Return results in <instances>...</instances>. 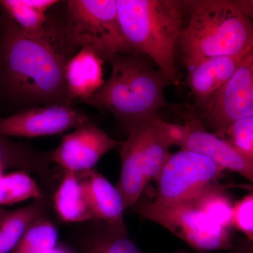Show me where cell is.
I'll return each mask as SVG.
<instances>
[{
    "mask_svg": "<svg viewBox=\"0 0 253 253\" xmlns=\"http://www.w3.org/2000/svg\"><path fill=\"white\" fill-rule=\"evenodd\" d=\"M49 206V200L44 196L13 211L0 207V253L12 252L31 224L46 215Z\"/></svg>",
    "mask_w": 253,
    "mask_h": 253,
    "instance_id": "obj_17",
    "label": "cell"
},
{
    "mask_svg": "<svg viewBox=\"0 0 253 253\" xmlns=\"http://www.w3.org/2000/svg\"><path fill=\"white\" fill-rule=\"evenodd\" d=\"M185 6L189 19L177 46L187 69L211 58L253 54V21L237 0H193Z\"/></svg>",
    "mask_w": 253,
    "mask_h": 253,
    "instance_id": "obj_2",
    "label": "cell"
},
{
    "mask_svg": "<svg viewBox=\"0 0 253 253\" xmlns=\"http://www.w3.org/2000/svg\"><path fill=\"white\" fill-rule=\"evenodd\" d=\"M252 189H253V186H252Z\"/></svg>",
    "mask_w": 253,
    "mask_h": 253,
    "instance_id": "obj_32",
    "label": "cell"
},
{
    "mask_svg": "<svg viewBox=\"0 0 253 253\" xmlns=\"http://www.w3.org/2000/svg\"><path fill=\"white\" fill-rule=\"evenodd\" d=\"M132 209L200 252L230 251L234 246L231 231L213 222L191 201L158 206L152 201L139 200Z\"/></svg>",
    "mask_w": 253,
    "mask_h": 253,
    "instance_id": "obj_7",
    "label": "cell"
},
{
    "mask_svg": "<svg viewBox=\"0 0 253 253\" xmlns=\"http://www.w3.org/2000/svg\"><path fill=\"white\" fill-rule=\"evenodd\" d=\"M238 4L251 20H253V0H237Z\"/></svg>",
    "mask_w": 253,
    "mask_h": 253,
    "instance_id": "obj_28",
    "label": "cell"
},
{
    "mask_svg": "<svg viewBox=\"0 0 253 253\" xmlns=\"http://www.w3.org/2000/svg\"><path fill=\"white\" fill-rule=\"evenodd\" d=\"M57 229L46 215L37 219L11 253H49L57 246Z\"/></svg>",
    "mask_w": 253,
    "mask_h": 253,
    "instance_id": "obj_23",
    "label": "cell"
},
{
    "mask_svg": "<svg viewBox=\"0 0 253 253\" xmlns=\"http://www.w3.org/2000/svg\"><path fill=\"white\" fill-rule=\"evenodd\" d=\"M221 138L253 160V116L242 118L226 128Z\"/></svg>",
    "mask_w": 253,
    "mask_h": 253,
    "instance_id": "obj_24",
    "label": "cell"
},
{
    "mask_svg": "<svg viewBox=\"0 0 253 253\" xmlns=\"http://www.w3.org/2000/svg\"><path fill=\"white\" fill-rule=\"evenodd\" d=\"M43 197L39 186L26 171H15L0 178V207Z\"/></svg>",
    "mask_w": 253,
    "mask_h": 253,
    "instance_id": "obj_22",
    "label": "cell"
},
{
    "mask_svg": "<svg viewBox=\"0 0 253 253\" xmlns=\"http://www.w3.org/2000/svg\"><path fill=\"white\" fill-rule=\"evenodd\" d=\"M0 5L20 29L28 36L49 43L58 49L57 41L47 26L46 14L27 6L23 0H1ZM62 50V49H61Z\"/></svg>",
    "mask_w": 253,
    "mask_h": 253,
    "instance_id": "obj_20",
    "label": "cell"
},
{
    "mask_svg": "<svg viewBox=\"0 0 253 253\" xmlns=\"http://www.w3.org/2000/svg\"><path fill=\"white\" fill-rule=\"evenodd\" d=\"M104 61L88 49H81L68 59L65 68V79L71 101L74 99L83 101L104 84Z\"/></svg>",
    "mask_w": 253,
    "mask_h": 253,
    "instance_id": "obj_15",
    "label": "cell"
},
{
    "mask_svg": "<svg viewBox=\"0 0 253 253\" xmlns=\"http://www.w3.org/2000/svg\"><path fill=\"white\" fill-rule=\"evenodd\" d=\"M66 9L68 44L90 49L108 62L116 55L132 54L121 28L116 0H69Z\"/></svg>",
    "mask_w": 253,
    "mask_h": 253,
    "instance_id": "obj_6",
    "label": "cell"
},
{
    "mask_svg": "<svg viewBox=\"0 0 253 253\" xmlns=\"http://www.w3.org/2000/svg\"><path fill=\"white\" fill-rule=\"evenodd\" d=\"M49 253H73L72 250L61 246H56Z\"/></svg>",
    "mask_w": 253,
    "mask_h": 253,
    "instance_id": "obj_29",
    "label": "cell"
},
{
    "mask_svg": "<svg viewBox=\"0 0 253 253\" xmlns=\"http://www.w3.org/2000/svg\"><path fill=\"white\" fill-rule=\"evenodd\" d=\"M65 172L53 198L56 214L65 222L96 221L83 194L78 172Z\"/></svg>",
    "mask_w": 253,
    "mask_h": 253,
    "instance_id": "obj_18",
    "label": "cell"
},
{
    "mask_svg": "<svg viewBox=\"0 0 253 253\" xmlns=\"http://www.w3.org/2000/svg\"><path fill=\"white\" fill-rule=\"evenodd\" d=\"M170 124L156 116L127 129V139L120 148L121 173L116 185L126 211L139 201L170 156Z\"/></svg>",
    "mask_w": 253,
    "mask_h": 253,
    "instance_id": "obj_5",
    "label": "cell"
},
{
    "mask_svg": "<svg viewBox=\"0 0 253 253\" xmlns=\"http://www.w3.org/2000/svg\"><path fill=\"white\" fill-rule=\"evenodd\" d=\"M200 118L207 129L221 137L228 126L253 116V53L240 64Z\"/></svg>",
    "mask_w": 253,
    "mask_h": 253,
    "instance_id": "obj_10",
    "label": "cell"
},
{
    "mask_svg": "<svg viewBox=\"0 0 253 253\" xmlns=\"http://www.w3.org/2000/svg\"><path fill=\"white\" fill-rule=\"evenodd\" d=\"M5 168L3 167L2 166H1V164H0V178L3 175H4V172L5 170Z\"/></svg>",
    "mask_w": 253,
    "mask_h": 253,
    "instance_id": "obj_30",
    "label": "cell"
},
{
    "mask_svg": "<svg viewBox=\"0 0 253 253\" xmlns=\"http://www.w3.org/2000/svg\"><path fill=\"white\" fill-rule=\"evenodd\" d=\"M229 253H253V241L245 239L241 240L233 246Z\"/></svg>",
    "mask_w": 253,
    "mask_h": 253,
    "instance_id": "obj_27",
    "label": "cell"
},
{
    "mask_svg": "<svg viewBox=\"0 0 253 253\" xmlns=\"http://www.w3.org/2000/svg\"><path fill=\"white\" fill-rule=\"evenodd\" d=\"M172 253H189L187 252H185V251H177V252H174Z\"/></svg>",
    "mask_w": 253,
    "mask_h": 253,
    "instance_id": "obj_31",
    "label": "cell"
},
{
    "mask_svg": "<svg viewBox=\"0 0 253 253\" xmlns=\"http://www.w3.org/2000/svg\"><path fill=\"white\" fill-rule=\"evenodd\" d=\"M51 151H41L7 136L0 135V164L5 168L36 173L44 181L52 180L50 170Z\"/></svg>",
    "mask_w": 253,
    "mask_h": 253,
    "instance_id": "obj_19",
    "label": "cell"
},
{
    "mask_svg": "<svg viewBox=\"0 0 253 253\" xmlns=\"http://www.w3.org/2000/svg\"><path fill=\"white\" fill-rule=\"evenodd\" d=\"M248 57V56H247ZM219 56L196 63L188 70L186 84L196 104L205 112L246 58Z\"/></svg>",
    "mask_w": 253,
    "mask_h": 253,
    "instance_id": "obj_13",
    "label": "cell"
},
{
    "mask_svg": "<svg viewBox=\"0 0 253 253\" xmlns=\"http://www.w3.org/2000/svg\"><path fill=\"white\" fill-rule=\"evenodd\" d=\"M78 174L83 194L96 220L127 231L124 220V204L116 186L94 169Z\"/></svg>",
    "mask_w": 253,
    "mask_h": 253,
    "instance_id": "obj_14",
    "label": "cell"
},
{
    "mask_svg": "<svg viewBox=\"0 0 253 253\" xmlns=\"http://www.w3.org/2000/svg\"><path fill=\"white\" fill-rule=\"evenodd\" d=\"M121 144L90 121L63 136L51 151V162L65 171L86 172L93 169L105 154L120 149Z\"/></svg>",
    "mask_w": 253,
    "mask_h": 253,
    "instance_id": "obj_12",
    "label": "cell"
},
{
    "mask_svg": "<svg viewBox=\"0 0 253 253\" xmlns=\"http://www.w3.org/2000/svg\"><path fill=\"white\" fill-rule=\"evenodd\" d=\"M89 122L86 115L68 105L37 106L0 118V135L27 138L54 135Z\"/></svg>",
    "mask_w": 253,
    "mask_h": 253,
    "instance_id": "obj_11",
    "label": "cell"
},
{
    "mask_svg": "<svg viewBox=\"0 0 253 253\" xmlns=\"http://www.w3.org/2000/svg\"><path fill=\"white\" fill-rule=\"evenodd\" d=\"M91 223L73 239V253H146L130 239L128 231L120 230L101 221Z\"/></svg>",
    "mask_w": 253,
    "mask_h": 253,
    "instance_id": "obj_16",
    "label": "cell"
},
{
    "mask_svg": "<svg viewBox=\"0 0 253 253\" xmlns=\"http://www.w3.org/2000/svg\"><path fill=\"white\" fill-rule=\"evenodd\" d=\"M234 227L253 241V190L234 205Z\"/></svg>",
    "mask_w": 253,
    "mask_h": 253,
    "instance_id": "obj_25",
    "label": "cell"
},
{
    "mask_svg": "<svg viewBox=\"0 0 253 253\" xmlns=\"http://www.w3.org/2000/svg\"><path fill=\"white\" fill-rule=\"evenodd\" d=\"M125 39L132 54L152 60L169 84L181 76L175 65L176 48L184 26L185 1L116 0Z\"/></svg>",
    "mask_w": 253,
    "mask_h": 253,
    "instance_id": "obj_3",
    "label": "cell"
},
{
    "mask_svg": "<svg viewBox=\"0 0 253 253\" xmlns=\"http://www.w3.org/2000/svg\"><path fill=\"white\" fill-rule=\"evenodd\" d=\"M224 171L207 156L180 149L170 154L156 178L157 194L153 203L168 206L192 201Z\"/></svg>",
    "mask_w": 253,
    "mask_h": 253,
    "instance_id": "obj_8",
    "label": "cell"
},
{
    "mask_svg": "<svg viewBox=\"0 0 253 253\" xmlns=\"http://www.w3.org/2000/svg\"><path fill=\"white\" fill-rule=\"evenodd\" d=\"M63 50L23 33L6 14L0 36V86L22 104L68 105Z\"/></svg>",
    "mask_w": 253,
    "mask_h": 253,
    "instance_id": "obj_1",
    "label": "cell"
},
{
    "mask_svg": "<svg viewBox=\"0 0 253 253\" xmlns=\"http://www.w3.org/2000/svg\"><path fill=\"white\" fill-rule=\"evenodd\" d=\"M190 201L217 225L229 231L234 227V204L221 186L211 184Z\"/></svg>",
    "mask_w": 253,
    "mask_h": 253,
    "instance_id": "obj_21",
    "label": "cell"
},
{
    "mask_svg": "<svg viewBox=\"0 0 253 253\" xmlns=\"http://www.w3.org/2000/svg\"><path fill=\"white\" fill-rule=\"evenodd\" d=\"M109 63V80L83 101L112 113L127 129L156 117L160 110L169 109L164 94L169 83L141 56L116 55Z\"/></svg>",
    "mask_w": 253,
    "mask_h": 253,
    "instance_id": "obj_4",
    "label": "cell"
},
{
    "mask_svg": "<svg viewBox=\"0 0 253 253\" xmlns=\"http://www.w3.org/2000/svg\"><path fill=\"white\" fill-rule=\"evenodd\" d=\"M169 109L184 122L177 125L175 146L207 156L224 170L244 176L253 186V160L240 152L226 139L208 131L193 108L175 104Z\"/></svg>",
    "mask_w": 253,
    "mask_h": 253,
    "instance_id": "obj_9",
    "label": "cell"
},
{
    "mask_svg": "<svg viewBox=\"0 0 253 253\" xmlns=\"http://www.w3.org/2000/svg\"><path fill=\"white\" fill-rule=\"evenodd\" d=\"M23 2L32 9L46 14V11L55 4L60 2L56 0H23Z\"/></svg>",
    "mask_w": 253,
    "mask_h": 253,
    "instance_id": "obj_26",
    "label": "cell"
}]
</instances>
